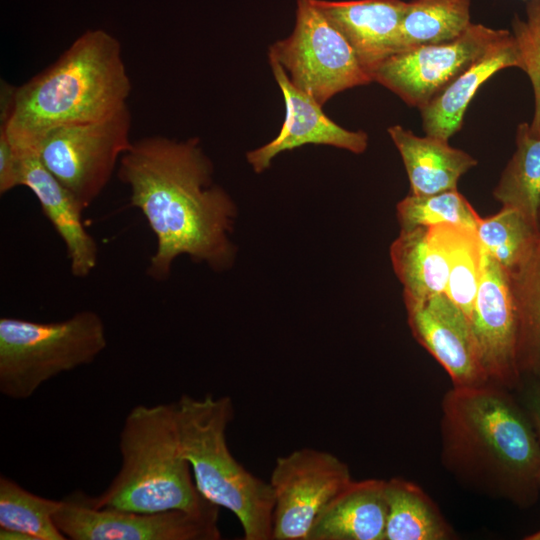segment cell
<instances>
[{
	"label": "cell",
	"instance_id": "obj_1",
	"mask_svg": "<svg viewBox=\"0 0 540 540\" xmlns=\"http://www.w3.org/2000/svg\"><path fill=\"white\" fill-rule=\"evenodd\" d=\"M117 174L129 188L131 206L142 212L156 238L150 278L166 280L183 255L218 272L232 266L236 246L230 234L237 208L214 182L213 164L198 138L154 135L132 141Z\"/></svg>",
	"mask_w": 540,
	"mask_h": 540
},
{
	"label": "cell",
	"instance_id": "obj_2",
	"mask_svg": "<svg viewBox=\"0 0 540 540\" xmlns=\"http://www.w3.org/2000/svg\"><path fill=\"white\" fill-rule=\"evenodd\" d=\"M441 459L462 484L519 507L540 493V440L510 390L488 382L457 387L442 400Z\"/></svg>",
	"mask_w": 540,
	"mask_h": 540
},
{
	"label": "cell",
	"instance_id": "obj_3",
	"mask_svg": "<svg viewBox=\"0 0 540 540\" xmlns=\"http://www.w3.org/2000/svg\"><path fill=\"white\" fill-rule=\"evenodd\" d=\"M131 89L118 39L87 30L24 84L2 85L0 128L20 158L38 155L51 131L112 116L127 105Z\"/></svg>",
	"mask_w": 540,
	"mask_h": 540
},
{
	"label": "cell",
	"instance_id": "obj_4",
	"mask_svg": "<svg viewBox=\"0 0 540 540\" xmlns=\"http://www.w3.org/2000/svg\"><path fill=\"white\" fill-rule=\"evenodd\" d=\"M121 466L108 487L88 496L98 508L136 512L207 511L181 449L175 403L133 407L119 436Z\"/></svg>",
	"mask_w": 540,
	"mask_h": 540
},
{
	"label": "cell",
	"instance_id": "obj_5",
	"mask_svg": "<svg viewBox=\"0 0 540 540\" xmlns=\"http://www.w3.org/2000/svg\"><path fill=\"white\" fill-rule=\"evenodd\" d=\"M175 406L182 453L200 494L237 517L244 540H271L272 487L240 464L227 445L234 416L230 397L183 394Z\"/></svg>",
	"mask_w": 540,
	"mask_h": 540
},
{
	"label": "cell",
	"instance_id": "obj_6",
	"mask_svg": "<svg viewBox=\"0 0 540 540\" xmlns=\"http://www.w3.org/2000/svg\"><path fill=\"white\" fill-rule=\"evenodd\" d=\"M105 324L93 310L55 322L0 318V393L26 400L47 381L91 364L106 348Z\"/></svg>",
	"mask_w": 540,
	"mask_h": 540
},
{
	"label": "cell",
	"instance_id": "obj_7",
	"mask_svg": "<svg viewBox=\"0 0 540 540\" xmlns=\"http://www.w3.org/2000/svg\"><path fill=\"white\" fill-rule=\"evenodd\" d=\"M268 56L282 66L296 88L321 106L346 89L373 81L346 38L313 0H297L292 33L272 44Z\"/></svg>",
	"mask_w": 540,
	"mask_h": 540
},
{
	"label": "cell",
	"instance_id": "obj_8",
	"mask_svg": "<svg viewBox=\"0 0 540 540\" xmlns=\"http://www.w3.org/2000/svg\"><path fill=\"white\" fill-rule=\"evenodd\" d=\"M131 125L126 105L104 120L51 131L41 142L38 156L85 210L102 193L131 146Z\"/></svg>",
	"mask_w": 540,
	"mask_h": 540
},
{
	"label": "cell",
	"instance_id": "obj_9",
	"mask_svg": "<svg viewBox=\"0 0 540 540\" xmlns=\"http://www.w3.org/2000/svg\"><path fill=\"white\" fill-rule=\"evenodd\" d=\"M218 512L219 507L201 512L98 508L76 491L62 499L54 521L71 540H218Z\"/></svg>",
	"mask_w": 540,
	"mask_h": 540
},
{
	"label": "cell",
	"instance_id": "obj_10",
	"mask_svg": "<svg viewBox=\"0 0 540 540\" xmlns=\"http://www.w3.org/2000/svg\"><path fill=\"white\" fill-rule=\"evenodd\" d=\"M332 453L301 448L278 457L269 483L274 495L273 540H308L317 518L352 481Z\"/></svg>",
	"mask_w": 540,
	"mask_h": 540
},
{
	"label": "cell",
	"instance_id": "obj_11",
	"mask_svg": "<svg viewBox=\"0 0 540 540\" xmlns=\"http://www.w3.org/2000/svg\"><path fill=\"white\" fill-rule=\"evenodd\" d=\"M507 31L471 23L454 40L388 57L373 70L372 80L421 110Z\"/></svg>",
	"mask_w": 540,
	"mask_h": 540
},
{
	"label": "cell",
	"instance_id": "obj_12",
	"mask_svg": "<svg viewBox=\"0 0 540 540\" xmlns=\"http://www.w3.org/2000/svg\"><path fill=\"white\" fill-rule=\"evenodd\" d=\"M470 323L489 382L509 390L518 388L522 383L517 362L518 323L509 276L484 248Z\"/></svg>",
	"mask_w": 540,
	"mask_h": 540
},
{
	"label": "cell",
	"instance_id": "obj_13",
	"mask_svg": "<svg viewBox=\"0 0 540 540\" xmlns=\"http://www.w3.org/2000/svg\"><path fill=\"white\" fill-rule=\"evenodd\" d=\"M407 322L417 342L445 369L453 386L488 383L469 318L446 293L404 298Z\"/></svg>",
	"mask_w": 540,
	"mask_h": 540
},
{
	"label": "cell",
	"instance_id": "obj_14",
	"mask_svg": "<svg viewBox=\"0 0 540 540\" xmlns=\"http://www.w3.org/2000/svg\"><path fill=\"white\" fill-rule=\"evenodd\" d=\"M269 62L284 98L286 114L279 134L267 144L247 153V161L256 173L269 168L280 153L306 144L334 146L355 154L367 149L366 132L350 131L332 121L313 97L291 83L277 61L269 59Z\"/></svg>",
	"mask_w": 540,
	"mask_h": 540
},
{
	"label": "cell",
	"instance_id": "obj_15",
	"mask_svg": "<svg viewBox=\"0 0 540 540\" xmlns=\"http://www.w3.org/2000/svg\"><path fill=\"white\" fill-rule=\"evenodd\" d=\"M313 2L346 38L370 76L384 60L400 52V28L407 2L402 0H313Z\"/></svg>",
	"mask_w": 540,
	"mask_h": 540
},
{
	"label": "cell",
	"instance_id": "obj_16",
	"mask_svg": "<svg viewBox=\"0 0 540 540\" xmlns=\"http://www.w3.org/2000/svg\"><path fill=\"white\" fill-rule=\"evenodd\" d=\"M21 186L32 191L64 242L71 274L79 279L89 276L97 265L98 246L82 223L84 210L74 196L47 170L37 154L22 158Z\"/></svg>",
	"mask_w": 540,
	"mask_h": 540
},
{
	"label": "cell",
	"instance_id": "obj_17",
	"mask_svg": "<svg viewBox=\"0 0 540 540\" xmlns=\"http://www.w3.org/2000/svg\"><path fill=\"white\" fill-rule=\"evenodd\" d=\"M510 67L523 69V61L514 35L507 31L420 110L426 135L448 141L462 127L468 104L479 87Z\"/></svg>",
	"mask_w": 540,
	"mask_h": 540
},
{
	"label": "cell",
	"instance_id": "obj_18",
	"mask_svg": "<svg viewBox=\"0 0 540 540\" xmlns=\"http://www.w3.org/2000/svg\"><path fill=\"white\" fill-rule=\"evenodd\" d=\"M386 480H352L323 510L308 540H384Z\"/></svg>",
	"mask_w": 540,
	"mask_h": 540
},
{
	"label": "cell",
	"instance_id": "obj_19",
	"mask_svg": "<svg viewBox=\"0 0 540 540\" xmlns=\"http://www.w3.org/2000/svg\"><path fill=\"white\" fill-rule=\"evenodd\" d=\"M403 160L412 195H432L457 189L462 175L477 165V160L447 140L420 137L400 125L388 128Z\"/></svg>",
	"mask_w": 540,
	"mask_h": 540
},
{
	"label": "cell",
	"instance_id": "obj_20",
	"mask_svg": "<svg viewBox=\"0 0 540 540\" xmlns=\"http://www.w3.org/2000/svg\"><path fill=\"white\" fill-rule=\"evenodd\" d=\"M394 272L403 285V297L422 299L445 293L448 264L428 227L401 229L390 246Z\"/></svg>",
	"mask_w": 540,
	"mask_h": 540
},
{
	"label": "cell",
	"instance_id": "obj_21",
	"mask_svg": "<svg viewBox=\"0 0 540 540\" xmlns=\"http://www.w3.org/2000/svg\"><path fill=\"white\" fill-rule=\"evenodd\" d=\"M387 519L384 540H448L454 531L438 506L417 484L386 480Z\"/></svg>",
	"mask_w": 540,
	"mask_h": 540
},
{
	"label": "cell",
	"instance_id": "obj_22",
	"mask_svg": "<svg viewBox=\"0 0 540 540\" xmlns=\"http://www.w3.org/2000/svg\"><path fill=\"white\" fill-rule=\"evenodd\" d=\"M507 273L517 312L518 367L540 382V230L528 260Z\"/></svg>",
	"mask_w": 540,
	"mask_h": 540
},
{
	"label": "cell",
	"instance_id": "obj_23",
	"mask_svg": "<svg viewBox=\"0 0 540 540\" xmlns=\"http://www.w3.org/2000/svg\"><path fill=\"white\" fill-rule=\"evenodd\" d=\"M502 206L519 210L535 227H540V138L530 133L528 123L516 132V150L493 190Z\"/></svg>",
	"mask_w": 540,
	"mask_h": 540
},
{
	"label": "cell",
	"instance_id": "obj_24",
	"mask_svg": "<svg viewBox=\"0 0 540 540\" xmlns=\"http://www.w3.org/2000/svg\"><path fill=\"white\" fill-rule=\"evenodd\" d=\"M428 228L442 248L448 264L445 293L470 320L483 264V247L477 231L452 224Z\"/></svg>",
	"mask_w": 540,
	"mask_h": 540
},
{
	"label": "cell",
	"instance_id": "obj_25",
	"mask_svg": "<svg viewBox=\"0 0 540 540\" xmlns=\"http://www.w3.org/2000/svg\"><path fill=\"white\" fill-rule=\"evenodd\" d=\"M471 0H410L400 28V52L458 38L472 23Z\"/></svg>",
	"mask_w": 540,
	"mask_h": 540
},
{
	"label": "cell",
	"instance_id": "obj_26",
	"mask_svg": "<svg viewBox=\"0 0 540 540\" xmlns=\"http://www.w3.org/2000/svg\"><path fill=\"white\" fill-rule=\"evenodd\" d=\"M61 505L62 499L39 496L0 476V529L23 533L31 540H65L54 521Z\"/></svg>",
	"mask_w": 540,
	"mask_h": 540
},
{
	"label": "cell",
	"instance_id": "obj_27",
	"mask_svg": "<svg viewBox=\"0 0 540 540\" xmlns=\"http://www.w3.org/2000/svg\"><path fill=\"white\" fill-rule=\"evenodd\" d=\"M540 227L513 207L502 206L492 216L480 218L477 235L483 248L507 271L522 266L531 256Z\"/></svg>",
	"mask_w": 540,
	"mask_h": 540
},
{
	"label": "cell",
	"instance_id": "obj_28",
	"mask_svg": "<svg viewBox=\"0 0 540 540\" xmlns=\"http://www.w3.org/2000/svg\"><path fill=\"white\" fill-rule=\"evenodd\" d=\"M401 229L432 227L441 224L477 229L480 216L468 200L457 191L432 195H408L396 206Z\"/></svg>",
	"mask_w": 540,
	"mask_h": 540
},
{
	"label": "cell",
	"instance_id": "obj_29",
	"mask_svg": "<svg viewBox=\"0 0 540 540\" xmlns=\"http://www.w3.org/2000/svg\"><path fill=\"white\" fill-rule=\"evenodd\" d=\"M512 26L523 61L522 70L528 75L534 92L530 133L540 138V0H528L526 19L515 17Z\"/></svg>",
	"mask_w": 540,
	"mask_h": 540
},
{
	"label": "cell",
	"instance_id": "obj_30",
	"mask_svg": "<svg viewBox=\"0 0 540 540\" xmlns=\"http://www.w3.org/2000/svg\"><path fill=\"white\" fill-rule=\"evenodd\" d=\"M22 158L12 146L6 132L0 128V194L21 186Z\"/></svg>",
	"mask_w": 540,
	"mask_h": 540
},
{
	"label": "cell",
	"instance_id": "obj_31",
	"mask_svg": "<svg viewBox=\"0 0 540 540\" xmlns=\"http://www.w3.org/2000/svg\"><path fill=\"white\" fill-rule=\"evenodd\" d=\"M527 411L540 440V382L534 381L526 393Z\"/></svg>",
	"mask_w": 540,
	"mask_h": 540
},
{
	"label": "cell",
	"instance_id": "obj_32",
	"mask_svg": "<svg viewBox=\"0 0 540 540\" xmlns=\"http://www.w3.org/2000/svg\"><path fill=\"white\" fill-rule=\"evenodd\" d=\"M524 539L526 540H540V529L533 534H530L526 536Z\"/></svg>",
	"mask_w": 540,
	"mask_h": 540
}]
</instances>
